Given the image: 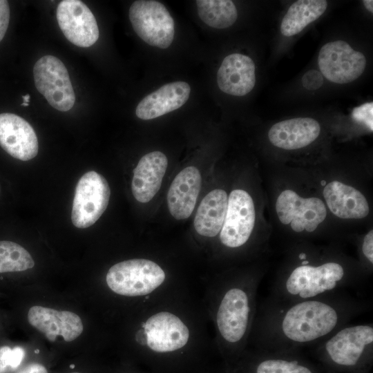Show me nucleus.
Returning a JSON list of instances; mask_svg holds the SVG:
<instances>
[{"mask_svg": "<svg viewBox=\"0 0 373 373\" xmlns=\"http://www.w3.org/2000/svg\"><path fill=\"white\" fill-rule=\"evenodd\" d=\"M132 343L153 373H199L214 347L202 302L189 289L134 311Z\"/></svg>", "mask_w": 373, "mask_h": 373, "instance_id": "1", "label": "nucleus"}, {"mask_svg": "<svg viewBox=\"0 0 373 373\" xmlns=\"http://www.w3.org/2000/svg\"><path fill=\"white\" fill-rule=\"evenodd\" d=\"M367 308L349 291L292 303L266 300L257 307L249 348L301 352L322 342Z\"/></svg>", "mask_w": 373, "mask_h": 373, "instance_id": "2", "label": "nucleus"}, {"mask_svg": "<svg viewBox=\"0 0 373 373\" xmlns=\"http://www.w3.org/2000/svg\"><path fill=\"white\" fill-rule=\"evenodd\" d=\"M260 277L254 271L225 274L205 286L202 304L224 371L231 370L247 349Z\"/></svg>", "mask_w": 373, "mask_h": 373, "instance_id": "3", "label": "nucleus"}, {"mask_svg": "<svg viewBox=\"0 0 373 373\" xmlns=\"http://www.w3.org/2000/svg\"><path fill=\"white\" fill-rule=\"evenodd\" d=\"M299 262L282 274L271 287L266 299L274 303H292L349 291L359 281L337 260L312 263L305 252L298 255Z\"/></svg>", "mask_w": 373, "mask_h": 373, "instance_id": "4", "label": "nucleus"}, {"mask_svg": "<svg viewBox=\"0 0 373 373\" xmlns=\"http://www.w3.org/2000/svg\"><path fill=\"white\" fill-rule=\"evenodd\" d=\"M105 281L113 294L134 301V311L157 299L189 289L182 280L148 258H134L114 264L108 269Z\"/></svg>", "mask_w": 373, "mask_h": 373, "instance_id": "5", "label": "nucleus"}, {"mask_svg": "<svg viewBox=\"0 0 373 373\" xmlns=\"http://www.w3.org/2000/svg\"><path fill=\"white\" fill-rule=\"evenodd\" d=\"M313 347L325 373H370L373 363L372 323L347 324Z\"/></svg>", "mask_w": 373, "mask_h": 373, "instance_id": "6", "label": "nucleus"}, {"mask_svg": "<svg viewBox=\"0 0 373 373\" xmlns=\"http://www.w3.org/2000/svg\"><path fill=\"white\" fill-rule=\"evenodd\" d=\"M227 373H325L301 352L267 351L247 347Z\"/></svg>", "mask_w": 373, "mask_h": 373, "instance_id": "7", "label": "nucleus"}, {"mask_svg": "<svg viewBox=\"0 0 373 373\" xmlns=\"http://www.w3.org/2000/svg\"><path fill=\"white\" fill-rule=\"evenodd\" d=\"M129 19L136 34L150 46L165 49L172 44L174 20L164 5L154 0H137L129 8Z\"/></svg>", "mask_w": 373, "mask_h": 373, "instance_id": "8", "label": "nucleus"}, {"mask_svg": "<svg viewBox=\"0 0 373 373\" xmlns=\"http://www.w3.org/2000/svg\"><path fill=\"white\" fill-rule=\"evenodd\" d=\"M110 195L104 176L94 171L84 173L75 188L71 213L73 225L85 229L95 224L106 209Z\"/></svg>", "mask_w": 373, "mask_h": 373, "instance_id": "9", "label": "nucleus"}, {"mask_svg": "<svg viewBox=\"0 0 373 373\" xmlns=\"http://www.w3.org/2000/svg\"><path fill=\"white\" fill-rule=\"evenodd\" d=\"M36 88L51 106L59 111H68L75 101L74 90L64 63L52 55L38 59L33 68Z\"/></svg>", "mask_w": 373, "mask_h": 373, "instance_id": "10", "label": "nucleus"}, {"mask_svg": "<svg viewBox=\"0 0 373 373\" xmlns=\"http://www.w3.org/2000/svg\"><path fill=\"white\" fill-rule=\"evenodd\" d=\"M255 209L250 195L242 189L232 191L228 197L224 221L219 240L222 246L235 249L245 245L255 223Z\"/></svg>", "mask_w": 373, "mask_h": 373, "instance_id": "11", "label": "nucleus"}, {"mask_svg": "<svg viewBox=\"0 0 373 373\" xmlns=\"http://www.w3.org/2000/svg\"><path fill=\"white\" fill-rule=\"evenodd\" d=\"M318 64L329 81L343 84L356 80L363 74L366 59L347 42L338 40L328 42L321 48Z\"/></svg>", "mask_w": 373, "mask_h": 373, "instance_id": "12", "label": "nucleus"}, {"mask_svg": "<svg viewBox=\"0 0 373 373\" xmlns=\"http://www.w3.org/2000/svg\"><path fill=\"white\" fill-rule=\"evenodd\" d=\"M280 221L297 233L314 231L326 218L324 202L318 198H303L291 190L283 191L276 202Z\"/></svg>", "mask_w": 373, "mask_h": 373, "instance_id": "13", "label": "nucleus"}, {"mask_svg": "<svg viewBox=\"0 0 373 373\" xmlns=\"http://www.w3.org/2000/svg\"><path fill=\"white\" fill-rule=\"evenodd\" d=\"M57 19L64 35L77 46L89 47L99 38L95 17L82 1H61L57 8Z\"/></svg>", "mask_w": 373, "mask_h": 373, "instance_id": "14", "label": "nucleus"}, {"mask_svg": "<svg viewBox=\"0 0 373 373\" xmlns=\"http://www.w3.org/2000/svg\"><path fill=\"white\" fill-rule=\"evenodd\" d=\"M0 146L14 158L28 161L38 153L37 135L32 126L17 115L0 114Z\"/></svg>", "mask_w": 373, "mask_h": 373, "instance_id": "15", "label": "nucleus"}, {"mask_svg": "<svg viewBox=\"0 0 373 373\" xmlns=\"http://www.w3.org/2000/svg\"><path fill=\"white\" fill-rule=\"evenodd\" d=\"M28 321L52 342L58 336H61L65 341H73L80 336L84 329L80 317L75 313L42 306L30 307Z\"/></svg>", "mask_w": 373, "mask_h": 373, "instance_id": "16", "label": "nucleus"}, {"mask_svg": "<svg viewBox=\"0 0 373 373\" xmlns=\"http://www.w3.org/2000/svg\"><path fill=\"white\" fill-rule=\"evenodd\" d=\"M255 70L254 62L249 57L240 53L229 55L218 70V86L227 94L244 96L256 84Z\"/></svg>", "mask_w": 373, "mask_h": 373, "instance_id": "17", "label": "nucleus"}, {"mask_svg": "<svg viewBox=\"0 0 373 373\" xmlns=\"http://www.w3.org/2000/svg\"><path fill=\"white\" fill-rule=\"evenodd\" d=\"M199 170L188 166L174 178L167 193V204L171 215L177 220L188 218L192 213L201 188Z\"/></svg>", "mask_w": 373, "mask_h": 373, "instance_id": "18", "label": "nucleus"}, {"mask_svg": "<svg viewBox=\"0 0 373 373\" xmlns=\"http://www.w3.org/2000/svg\"><path fill=\"white\" fill-rule=\"evenodd\" d=\"M168 166L166 156L160 151L144 155L133 170L131 189L140 202L152 200L160 189Z\"/></svg>", "mask_w": 373, "mask_h": 373, "instance_id": "19", "label": "nucleus"}, {"mask_svg": "<svg viewBox=\"0 0 373 373\" xmlns=\"http://www.w3.org/2000/svg\"><path fill=\"white\" fill-rule=\"evenodd\" d=\"M191 93L185 82L166 84L146 95L137 106L135 114L140 119H155L178 109L188 100Z\"/></svg>", "mask_w": 373, "mask_h": 373, "instance_id": "20", "label": "nucleus"}, {"mask_svg": "<svg viewBox=\"0 0 373 373\" xmlns=\"http://www.w3.org/2000/svg\"><path fill=\"white\" fill-rule=\"evenodd\" d=\"M319 123L310 117H298L274 124L268 132L270 142L275 146L294 150L313 142L319 135Z\"/></svg>", "mask_w": 373, "mask_h": 373, "instance_id": "21", "label": "nucleus"}, {"mask_svg": "<svg viewBox=\"0 0 373 373\" xmlns=\"http://www.w3.org/2000/svg\"><path fill=\"white\" fill-rule=\"evenodd\" d=\"M323 196L329 210L343 219H360L370 211L364 195L354 187L338 181L325 185Z\"/></svg>", "mask_w": 373, "mask_h": 373, "instance_id": "22", "label": "nucleus"}, {"mask_svg": "<svg viewBox=\"0 0 373 373\" xmlns=\"http://www.w3.org/2000/svg\"><path fill=\"white\" fill-rule=\"evenodd\" d=\"M228 205V196L222 189L209 192L200 202L194 218V228L200 236L213 238L221 231Z\"/></svg>", "mask_w": 373, "mask_h": 373, "instance_id": "23", "label": "nucleus"}, {"mask_svg": "<svg viewBox=\"0 0 373 373\" xmlns=\"http://www.w3.org/2000/svg\"><path fill=\"white\" fill-rule=\"evenodd\" d=\"M325 0H299L291 5L282 19L280 32L285 37L300 32L326 10Z\"/></svg>", "mask_w": 373, "mask_h": 373, "instance_id": "24", "label": "nucleus"}, {"mask_svg": "<svg viewBox=\"0 0 373 373\" xmlns=\"http://www.w3.org/2000/svg\"><path fill=\"white\" fill-rule=\"evenodd\" d=\"M195 2L200 18L210 27L227 28L238 18V11L232 1L198 0Z\"/></svg>", "mask_w": 373, "mask_h": 373, "instance_id": "25", "label": "nucleus"}, {"mask_svg": "<svg viewBox=\"0 0 373 373\" xmlns=\"http://www.w3.org/2000/svg\"><path fill=\"white\" fill-rule=\"evenodd\" d=\"M30 253L19 244L0 241V273L23 271L34 267Z\"/></svg>", "mask_w": 373, "mask_h": 373, "instance_id": "26", "label": "nucleus"}, {"mask_svg": "<svg viewBox=\"0 0 373 373\" xmlns=\"http://www.w3.org/2000/svg\"><path fill=\"white\" fill-rule=\"evenodd\" d=\"M353 119L373 130V103L368 102L355 108L352 113Z\"/></svg>", "mask_w": 373, "mask_h": 373, "instance_id": "27", "label": "nucleus"}, {"mask_svg": "<svg viewBox=\"0 0 373 373\" xmlns=\"http://www.w3.org/2000/svg\"><path fill=\"white\" fill-rule=\"evenodd\" d=\"M302 83L304 87L308 90H316L322 86L323 78L318 70H311L304 75Z\"/></svg>", "mask_w": 373, "mask_h": 373, "instance_id": "28", "label": "nucleus"}, {"mask_svg": "<svg viewBox=\"0 0 373 373\" xmlns=\"http://www.w3.org/2000/svg\"><path fill=\"white\" fill-rule=\"evenodd\" d=\"M10 21V8L8 1L0 0V41L3 39Z\"/></svg>", "mask_w": 373, "mask_h": 373, "instance_id": "29", "label": "nucleus"}, {"mask_svg": "<svg viewBox=\"0 0 373 373\" xmlns=\"http://www.w3.org/2000/svg\"><path fill=\"white\" fill-rule=\"evenodd\" d=\"M361 251L369 264L373 263V231H370L364 237Z\"/></svg>", "mask_w": 373, "mask_h": 373, "instance_id": "30", "label": "nucleus"}, {"mask_svg": "<svg viewBox=\"0 0 373 373\" xmlns=\"http://www.w3.org/2000/svg\"><path fill=\"white\" fill-rule=\"evenodd\" d=\"M12 349L8 346L0 347V373H4L10 367Z\"/></svg>", "mask_w": 373, "mask_h": 373, "instance_id": "31", "label": "nucleus"}, {"mask_svg": "<svg viewBox=\"0 0 373 373\" xmlns=\"http://www.w3.org/2000/svg\"><path fill=\"white\" fill-rule=\"evenodd\" d=\"M25 356V351L21 347H15L12 349L10 360V367L12 369L17 368L21 364Z\"/></svg>", "mask_w": 373, "mask_h": 373, "instance_id": "32", "label": "nucleus"}, {"mask_svg": "<svg viewBox=\"0 0 373 373\" xmlns=\"http://www.w3.org/2000/svg\"><path fill=\"white\" fill-rule=\"evenodd\" d=\"M21 372L22 373H48L46 368L39 363L30 364Z\"/></svg>", "mask_w": 373, "mask_h": 373, "instance_id": "33", "label": "nucleus"}, {"mask_svg": "<svg viewBox=\"0 0 373 373\" xmlns=\"http://www.w3.org/2000/svg\"><path fill=\"white\" fill-rule=\"evenodd\" d=\"M199 373H227V372L222 367L218 370L207 367L204 370H202Z\"/></svg>", "mask_w": 373, "mask_h": 373, "instance_id": "34", "label": "nucleus"}, {"mask_svg": "<svg viewBox=\"0 0 373 373\" xmlns=\"http://www.w3.org/2000/svg\"><path fill=\"white\" fill-rule=\"evenodd\" d=\"M363 3L365 8L371 13L373 12V1L372 0H364Z\"/></svg>", "mask_w": 373, "mask_h": 373, "instance_id": "35", "label": "nucleus"}, {"mask_svg": "<svg viewBox=\"0 0 373 373\" xmlns=\"http://www.w3.org/2000/svg\"><path fill=\"white\" fill-rule=\"evenodd\" d=\"M23 102L29 104L30 96L29 94H26L22 96Z\"/></svg>", "mask_w": 373, "mask_h": 373, "instance_id": "36", "label": "nucleus"}, {"mask_svg": "<svg viewBox=\"0 0 373 373\" xmlns=\"http://www.w3.org/2000/svg\"><path fill=\"white\" fill-rule=\"evenodd\" d=\"M28 105H29V104L25 103V102H22V103L21 104V106H28Z\"/></svg>", "mask_w": 373, "mask_h": 373, "instance_id": "37", "label": "nucleus"}, {"mask_svg": "<svg viewBox=\"0 0 373 373\" xmlns=\"http://www.w3.org/2000/svg\"><path fill=\"white\" fill-rule=\"evenodd\" d=\"M321 184L325 186V185H326V183H325V182L324 180H322L321 181Z\"/></svg>", "mask_w": 373, "mask_h": 373, "instance_id": "38", "label": "nucleus"}, {"mask_svg": "<svg viewBox=\"0 0 373 373\" xmlns=\"http://www.w3.org/2000/svg\"><path fill=\"white\" fill-rule=\"evenodd\" d=\"M135 373H153V372L149 371V372H135Z\"/></svg>", "mask_w": 373, "mask_h": 373, "instance_id": "39", "label": "nucleus"}, {"mask_svg": "<svg viewBox=\"0 0 373 373\" xmlns=\"http://www.w3.org/2000/svg\"><path fill=\"white\" fill-rule=\"evenodd\" d=\"M70 367H71V368H73V367H74V365H70Z\"/></svg>", "mask_w": 373, "mask_h": 373, "instance_id": "40", "label": "nucleus"}, {"mask_svg": "<svg viewBox=\"0 0 373 373\" xmlns=\"http://www.w3.org/2000/svg\"><path fill=\"white\" fill-rule=\"evenodd\" d=\"M71 373H79V372H71Z\"/></svg>", "mask_w": 373, "mask_h": 373, "instance_id": "41", "label": "nucleus"}, {"mask_svg": "<svg viewBox=\"0 0 373 373\" xmlns=\"http://www.w3.org/2000/svg\"><path fill=\"white\" fill-rule=\"evenodd\" d=\"M19 373H22L21 372H19Z\"/></svg>", "mask_w": 373, "mask_h": 373, "instance_id": "42", "label": "nucleus"}]
</instances>
